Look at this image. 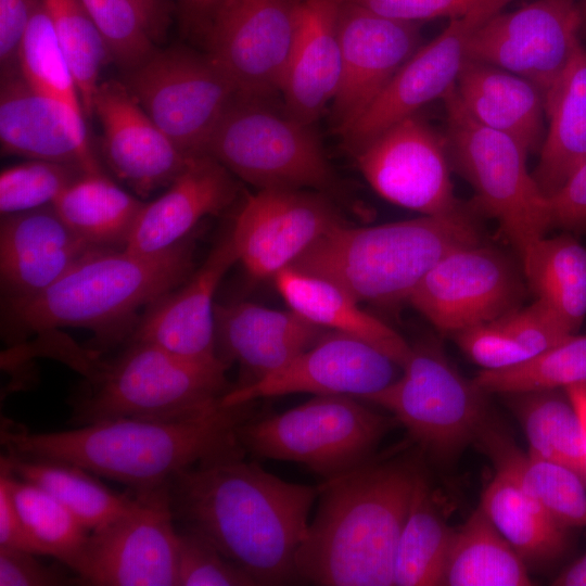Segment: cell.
I'll return each mask as SVG.
<instances>
[{
	"label": "cell",
	"instance_id": "6da1fadb",
	"mask_svg": "<svg viewBox=\"0 0 586 586\" xmlns=\"http://www.w3.org/2000/svg\"><path fill=\"white\" fill-rule=\"evenodd\" d=\"M245 456L177 473L167 484L175 522L213 545L256 585L300 582L295 555L319 488L283 481Z\"/></svg>",
	"mask_w": 586,
	"mask_h": 586
},
{
	"label": "cell",
	"instance_id": "7a4b0ae2",
	"mask_svg": "<svg viewBox=\"0 0 586 586\" xmlns=\"http://www.w3.org/2000/svg\"><path fill=\"white\" fill-rule=\"evenodd\" d=\"M257 413L256 400L171 420L120 418L72 430L33 433L2 420L1 444L22 457L67 462L124 483L131 491L168 484L179 472L245 454L238 429Z\"/></svg>",
	"mask_w": 586,
	"mask_h": 586
},
{
	"label": "cell",
	"instance_id": "3957f363",
	"mask_svg": "<svg viewBox=\"0 0 586 586\" xmlns=\"http://www.w3.org/2000/svg\"><path fill=\"white\" fill-rule=\"evenodd\" d=\"M420 469L373 460L318 486V508L295 555L300 582L391 586L398 539Z\"/></svg>",
	"mask_w": 586,
	"mask_h": 586
},
{
	"label": "cell",
	"instance_id": "277c9868",
	"mask_svg": "<svg viewBox=\"0 0 586 586\" xmlns=\"http://www.w3.org/2000/svg\"><path fill=\"white\" fill-rule=\"evenodd\" d=\"M192 254L187 239L155 254L94 250L43 291L4 303L5 334L21 341L34 333L79 327L95 331L103 343L118 341L139 309L189 278Z\"/></svg>",
	"mask_w": 586,
	"mask_h": 586
},
{
	"label": "cell",
	"instance_id": "5b68a950",
	"mask_svg": "<svg viewBox=\"0 0 586 586\" xmlns=\"http://www.w3.org/2000/svg\"><path fill=\"white\" fill-rule=\"evenodd\" d=\"M479 240L463 211L364 228L343 224L290 268L328 279L359 303L390 304L408 301L441 258Z\"/></svg>",
	"mask_w": 586,
	"mask_h": 586
},
{
	"label": "cell",
	"instance_id": "8992f818",
	"mask_svg": "<svg viewBox=\"0 0 586 586\" xmlns=\"http://www.w3.org/2000/svg\"><path fill=\"white\" fill-rule=\"evenodd\" d=\"M126 344L112 359L89 352L73 362L86 377L71 400L76 426L120 418L192 417L218 405L231 390L221 359L187 358L143 342Z\"/></svg>",
	"mask_w": 586,
	"mask_h": 586
},
{
	"label": "cell",
	"instance_id": "52a82bcc",
	"mask_svg": "<svg viewBox=\"0 0 586 586\" xmlns=\"http://www.w3.org/2000/svg\"><path fill=\"white\" fill-rule=\"evenodd\" d=\"M395 423L356 397L315 395L281 413H255L238 438L245 454L302 463L326 481L371 459Z\"/></svg>",
	"mask_w": 586,
	"mask_h": 586
},
{
	"label": "cell",
	"instance_id": "ba28073f",
	"mask_svg": "<svg viewBox=\"0 0 586 586\" xmlns=\"http://www.w3.org/2000/svg\"><path fill=\"white\" fill-rule=\"evenodd\" d=\"M451 166L470 183L477 207L494 217L521 259L551 228L547 196L528 173L527 149L476 122L451 87L442 98Z\"/></svg>",
	"mask_w": 586,
	"mask_h": 586
},
{
	"label": "cell",
	"instance_id": "9c48e42d",
	"mask_svg": "<svg viewBox=\"0 0 586 586\" xmlns=\"http://www.w3.org/2000/svg\"><path fill=\"white\" fill-rule=\"evenodd\" d=\"M204 154L258 187L333 190L335 174L311 125L265 101L238 97L213 131Z\"/></svg>",
	"mask_w": 586,
	"mask_h": 586
},
{
	"label": "cell",
	"instance_id": "30bf717a",
	"mask_svg": "<svg viewBox=\"0 0 586 586\" xmlns=\"http://www.w3.org/2000/svg\"><path fill=\"white\" fill-rule=\"evenodd\" d=\"M403 373L364 400L388 410L422 453L448 463L491 420L484 393L433 343L411 346Z\"/></svg>",
	"mask_w": 586,
	"mask_h": 586
},
{
	"label": "cell",
	"instance_id": "8fae6325",
	"mask_svg": "<svg viewBox=\"0 0 586 586\" xmlns=\"http://www.w3.org/2000/svg\"><path fill=\"white\" fill-rule=\"evenodd\" d=\"M124 84L162 131L186 155L204 154L218 123L239 93L205 53L156 49L125 72Z\"/></svg>",
	"mask_w": 586,
	"mask_h": 586
},
{
	"label": "cell",
	"instance_id": "7c38bea8",
	"mask_svg": "<svg viewBox=\"0 0 586 586\" xmlns=\"http://www.w3.org/2000/svg\"><path fill=\"white\" fill-rule=\"evenodd\" d=\"M131 492V506L89 534L75 571L82 585L177 586L178 528L167 484Z\"/></svg>",
	"mask_w": 586,
	"mask_h": 586
},
{
	"label": "cell",
	"instance_id": "4fadbf2b",
	"mask_svg": "<svg viewBox=\"0 0 586 586\" xmlns=\"http://www.w3.org/2000/svg\"><path fill=\"white\" fill-rule=\"evenodd\" d=\"M300 0H224L204 38L207 55L242 98L266 101L282 86Z\"/></svg>",
	"mask_w": 586,
	"mask_h": 586
},
{
	"label": "cell",
	"instance_id": "5bb4252c",
	"mask_svg": "<svg viewBox=\"0 0 586 586\" xmlns=\"http://www.w3.org/2000/svg\"><path fill=\"white\" fill-rule=\"evenodd\" d=\"M583 23L577 0H532L479 26L469 41L468 59L533 81L546 99L582 43Z\"/></svg>",
	"mask_w": 586,
	"mask_h": 586
},
{
	"label": "cell",
	"instance_id": "9a60e30c",
	"mask_svg": "<svg viewBox=\"0 0 586 586\" xmlns=\"http://www.w3.org/2000/svg\"><path fill=\"white\" fill-rule=\"evenodd\" d=\"M353 152L365 179L386 201L430 216L462 211L454 193L446 138L417 114Z\"/></svg>",
	"mask_w": 586,
	"mask_h": 586
},
{
	"label": "cell",
	"instance_id": "2e32d148",
	"mask_svg": "<svg viewBox=\"0 0 586 586\" xmlns=\"http://www.w3.org/2000/svg\"><path fill=\"white\" fill-rule=\"evenodd\" d=\"M521 294L510 259L476 243L441 258L408 301L438 331L455 334L515 308Z\"/></svg>",
	"mask_w": 586,
	"mask_h": 586
},
{
	"label": "cell",
	"instance_id": "e0dca14e",
	"mask_svg": "<svg viewBox=\"0 0 586 586\" xmlns=\"http://www.w3.org/2000/svg\"><path fill=\"white\" fill-rule=\"evenodd\" d=\"M341 225L334 206L320 193L265 188L246 198L231 232L238 262L247 273L273 279Z\"/></svg>",
	"mask_w": 586,
	"mask_h": 586
},
{
	"label": "cell",
	"instance_id": "ac0fdd59",
	"mask_svg": "<svg viewBox=\"0 0 586 586\" xmlns=\"http://www.w3.org/2000/svg\"><path fill=\"white\" fill-rule=\"evenodd\" d=\"M397 367L392 358L368 342L327 330L310 347L277 371L249 385L232 387L221 398V404L235 405L294 393L364 399L394 382L398 378Z\"/></svg>",
	"mask_w": 586,
	"mask_h": 586
},
{
	"label": "cell",
	"instance_id": "d6986e66",
	"mask_svg": "<svg viewBox=\"0 0 586 586\" xmlns=\"http://www.w3.org/2000/svg\"><path fill=\"white\" fill-rule=\"evenodd\" d=\"M500 11L483 10L450 20L428 43L420 46L399 67L382 92L339 133L354 151L395 123L416 115L455 86L468 60L473 33Z\"/></svg>",
	"mask_w": 586,
	"mask_h": 586
},
{
	"label": "cell",
	"instance_id": "ffe728a7",
	"mask_svg": "<svg viewBox=\"0 0 586 586\" xmlns=\"http://www.w3.org/2000/svg\"><path fill=\"white\" fill-rule=\"evenodd\" d=\"M339 35L342 69L332 101L337 132L362 114L421 46L420 23L390 18L344 0Z\"/></svg>",
	"mask_w": 586,
	"mask_h": 586
},
{
	"label": "cell",
	"instance_id": "44dd1931",
	"mask_svg": "<svg viewBox=\"0 0 586 586\" xmlns=\"http://www.w3.org/2000/svg\"><path fill=\"white\" fill-rule=\"evenodd\" d=\"M92 110L102 126L107 166L141 198L168 187L192 158L162 131L124 82H101Z\"/></svg>",
	"mask_w": 586,
	"mask_h": 586
},
{
	"label": "cell",
	"instance_id": "7402d4cb",
	"mask_svg": "<svg viewBox=\"0 0 586 586\" xmlns=\"http://www.w3.org/2000/svg\"><path fill=\"white\" fill-rule=\"evenodd\" d=\"M85 115L33 88L18 68L1 73L0 142L3 154L102 171L88 139Z\"/></svg>",
	"mask_w": 586,
	"mask_h": 586
},
{
	"label": "cell",
	"instance_id": "603a6c76",
	"mask_svg": "<svg viewBox=\"0 0 586 586\" xmlns=\"http://www.w3.org/2000/svg\"><path fill=\"white\" fill-rule=\"evenodd\" d=\"M235 262L238 253L230 229L195 273L146 308L135 323L127 343H150L192 359H220L216 345L214 295Z\"/></svg>",
	"mask_w": 586,
	"mask_h": 586
},
{
	"label": "cell",
	"instance_id": "cb8c5ba5",
	"mask_svg": "<svg viewBox=\"0 0 586 586\" xmlns=\"http://www.w3.org/2000/svg\"><path fill=\"white\" fill-rule=\"evenodd\" d=\"M94 250L63 221L52 204L1 215L0 279L4 303L43 291Z\"/></svg>",
	"mask_w": 586,
	"mask_h": 586
},
{
	"label": "cell",
	"instance_id": "d4e9b609",
	"mask_svg": "<svg viewBox=\"0 0 586 586\" xmlns=\"http://www.w3.org/2000/svg\"><path fill=\"white\" fill-rule=\"evenodd\" d=\"M218 357L237 361L243 380L254 383L310 347L326 331L292 309L279 310L249 302L215 306Z\"/></svg>",
	"mask_w": 586,
	"mask_h": 586
},
{
	"label": "cell",
	"instance_id": "484cf974",
	"mask_svg": "<svg viewBox=\"0 0 586 586\" xmlns=\"http://www.w3.org/2000/svg\"><path fill=\"white\" fill-rule=\"evenodd\" d=\"M237 193V182L222 164L207 154L194 156L161 196L143 204L125 249L163 252L186 239L203 217L225 211Z\"/></svg>",
	"mask_w": 586,
	"mask_h": 586
},
{
	"label": "cell",
	"instance_id": "4316f807",
	"mask_svg": "<svg viewBox=\"0 0 586 586\" xmlns=\"http://www.w3.org/2000/svg\"><path fill=\"white\" fill-rule=\"evenodd\" d=\"M342 0H300L295 39L282 91L285 111L311 125L332 103L341 69Z\"/></svg>",
	"mask_w": 586,
	"mask_h": 586
},
{
	"label": "cell",
	"instance_id": "83f0119b",
	"mask_svg": "<svg viewBox=\"0 0 586 586\" xmlns=\"http://www.w3.org/2000/svg\"><path fill=\"white\" fill-rule=\"evenodd\" d=\"M468 113L480 124L540 150L546 129L545 95L533 81L498 66L468 59L455 84Z\"/></svg>",
	"mask_w": 586,
	"mask_h": 586
},
{
	"label": "cell",
	"instance_id": "f1b7e54d",
	"mask_svg": "<svg viewBox=\"0 0 586 586\" xmlns=\"http://www.w3.org/2000/svg\"><path fill=\"white\" fill-rule=\"evenodd\" d=\"M273 281L290 309L306 320L368 342L400 368L409 358L411 345L390 326L362 310L355 297L332 281L294 268L280 271Z\"/></svg>",
	"mask_w": 586,
	"mask_h": 586
},
{
	"label": "cell",
	"instance_id": "f546056e",
	"mask_svg": "<svg viewBox=\"0 0 586 586\" xmlns=\"http://www.w3.org/2000/svg\"><path fill=\"white\" fill-rule=\"evenodd\" d=\"M475 443L497 471L509 475L563 527L586 526V483L570 468L519 449L491 419Z\"/></svg>",
	"mask_w": 586,
	"mask_h": 586
},
{
	"label": "cell",
	"instance_id": "4dcf8cb0",
	"mask_svg": "<svg viewBox=\"0 0 586 586\" xmlns=\"http://www.w3.org/2000/svg\"><path fill=\"white\" fill-rule=\"evenodd\" d=\"M545 106L548 128L532 174L549 196L586 160V49L582 43Z\"/></svg>",
	"mask_w": 586,
	"mask_h": 586
},
{
	"label": "cell",
	"instance_id": "1f68e13d",
	"mask_svg": "<svg viewBox=\"0 0 586 586\" xmlns=\"http://www.w3.org/2000/svg\"><path fill=\"white\" fill-rule=\"evenodd\" d=\"M573 333L542 301L459 331L458 346L485 370L521 364Z\"/></svg>",
	"mask_w": 586,
	"mask_h": 586
},
{
	"label": "cell",
	"instance_id": "d6a6232c",
	"mask_svg": "<svg viewBox=\"0 0 586 586\" xmlns=\"http://www.w3.org/2000/svg\"><path fill=\"white\" fill-rule=\"evenodd\" d=\"M143 204L100 171L81 175L52 206L88 244L97 249H125Z\"/></svg>",
	"mask_w": 586,
	"mask_h": 586
},
{
	"label": "cell",
	"instance_id": "836d02e7",
	"mask_svg": "<svg viewBox=\"0 0 586 586\" xmlns=\"http://www.w3.org/2000/svg\"><path fill=\"white\" fill-rule=\"evenodd\" d=\"M480 507L526 564H549L565 553L566 527L506 473L496 470L482 493Z\"/></svg>",
	"mask_w": 586,
	"mask_h": 586
},
{
	"label": "cell",
	"instance_id": "e575fe53",
	"mask_svg": "<svg viewBox=\"0 0 586 586\" xmlns=\"http://www.w3.org/2000/svg\"><path fill=\"white\" fill-rule=\"evenodd\" d=\"M526 562L479 507L453 532L443 585L528 586Z\"/></svg>",
	"mask_w": 586,
	"mask_h": 586
},
{
	"label": "cell",
	"instance_id": "d590c367",
	"mask_svg": "<svg viewBox=\"0 0 586 586\" xmlns=\"http://www.w3.org/2000/svg\"><path fill=\"white\" fill-rule=\"evenodd\" d=\"M1 461L17 477L35 484L63 504L89 531L114 520L132 504L133 495L117 494L89 471L67 462L7 453Z\"/></svg>",
	"mask_w": 586,
	"mask_h": 586
},
{
	"label": "cell",
	"instance_id": "8d00e7d4",
	"mask_svg": "<svg viewBox=\"0 0 586 586\" xmlns=\"http://www.w3.org/2000/svg\"><path fill=\"white\" fill-rule=\"evenodd\" d=\"M521 260L537 300L576 333L586 316V246L569 234L544 237Z\"/></svg>",
	"mask_w": 586,
	"mask_h": 586
},
{
	"label": "cell",
	"instance_id": "74e56055",
	"mask_svg": "<svg viewBox=\"0 0 586 586\" xmlns=\"http://www.w3.org/2000/svg\"><path fill=\"white\" fill-rule=\"evenodd\" d=\"M453 532L443 520L430 485L420 470L397 544L394 585H443Z\"/></svg>",
	"mask_w": 586,
	"mask_h": 586
},
{
	"label": "cell",
	"instance_id": "f35d334b",
	"mask_svg": "<svg viewBox=\"0 0 586 586\" xmlns=\"http://www.w3.org/2000/svg\"><path fill=\"white\" fill-rule=\"evenodd\" d=\"M530 444L528 453L565 466L586 483L584 435L578 415L563 388L508 395Z\"/></svg>",
	"mask_w": 586,
	"mask_h": 586
},
{
	"label": "cell",
	"instance_id": "ab89813d",
	"mask_svg": "<svg viewBox=\"0 0 586 586\" xmlns=\"http://www.w3.org/2000/svg\"><path fill=\"white\" fill-rule=\"evenodd\" d=\"M15 508L41 556H50L74 573L85 550L89 530L56 498L41 487L15 476L0 461Z\"/></svg>",
	"mask_w": 586,
	"mask_h": 586
},
{
	"label": "cell",
	"instance_id": "60d3db41",
	"mask_svg": "<svg viewBox=\"0 0 586 586\" xmlns=\"http://www.w3.org/2000/svg\"><path fill=\"white\" fill-rule=\"evenodd\" d=\"M486 394L515 395L586 382V333L571 334L512 367L485 370L473 380Z\"/></svg>",
	"mask_w": 586,
	"mask_h": 586
},
{
	"label": "cell",
	"instance_id": "b9f144b4",
	"mask_svg": "<svg viewBox=\"0 0 586 586\" xmlns=\"http://www.w3.org/2000/svg\"><path fill=\"white\" fill-rule=\"evenodd\" d=\"M76 80L85 117L93 115L101 69L109 49L80 0H42Z\"/></svg>",
	"mask_w": 586,
	"mask_h": 586
},
{
	"label": "cell",
	"instance_id": "7bdbcfd3",
	"mask_svg": "<svg viewBox=\"0 0 586 586\" xmlns=\"http://www.w3.org/2000/svg\"><path fill=\"white\" fill-rule=\"evenodd\" d=\"M17 66L33 88L84 113L76 80L42 0L23 37Z\"/></svg>",
	"mask_w": 586,
	"mask_h": 586
},
{
	"label": "cell",
	"instance_id": "ee69618b",
	"mask_svg": "<svg viewBox=\"0 0 586 586\" xmlns=\"http://www.w3.org/2000/svg\"><path fill=\"white\" fill-rule=\"evenodd\" d=\"M84 174L79 167L42 160L4 168L0 175L1 215L51 205Z\"/></svg>",
	"mask_w": 586,
	"mask_h": 586
},
{
	"label": "cell",
	"instance_id": "f6af8a7d",
	"mask_svg": "<svg viewBox=\"0 0 586 586\" xmlns=\"http://www.w3.org/2000/svg\"><path fill=\"white\" fill-rule=\"evenodd\" d=\"M115 62L124 72L145 61L157 48L132 0H80Z\"/></svg>",
	"mask_w": 586,
	"mask_h": 586
},
{
	"label": "cell",
	"instance_id": "bcb514c9",
	"mask_svg": "<svg viewBox=\"0 0 586 586\" xmlns=\"http://www.w3.org/2000/svg\"><path fill=\"white\" fill-rule=\"evenodd\" d=\"M254 579L199 535L178 530L177 586H253Z\"/></svg>",
	"mask_w": 586,
	"mask_h": 586
},
{
	"label": "cell",
	"instance_id": "7dc6e473",
	"mask_svg": "<svg viewBox=\"0 0 586 586\" xmlns=\"http://www.w3.org/2000/svg\"><path fill=\"white\" fill-rule=\"evenodd\" d=\"M380 15L410 23L459 18L483 10L501 11L514 0H344Z\"/></svg>",
	"mask_w": 586,
	"mask_h": 586
},
{
	"label": "cell",
	"instance_id": "c3c4849f",
	"mask_svg": "<svg viewBox=\"0 0 586 586\" xmlns=\"http://www.w3.org/2000/svg\"><path fill=\"white\" fill-rule=\"evenodd\" d=\"M37 555L0 547V586H65L81 584L66 565H47ZM73 572V571H72Z\"/></svg>",
	"mask_w": 586,
	"mask_h": 586
},
{
	"label": "cell",
	"instance_id": "681fc988",
	"mask_svg": "<svg viewBox=\"0 0 586 586\" xmlns=\"http://www.w3.org/2000/svg\"><path fill=\"white\" fill-rule=\"evenodd\" d=\"M550 227L586 232V160L547 196Z\"/></svg>",
	"mask_w": 586,
	"mask_h": 586
},
{
	"label": "cell",
	"instance_id": "f907efd6",
	"mask_svg": "<svg viewBox=\"0 0 586 586\" xmlns=\"http://www.w3.org/2000/svg\"><path fill=\"white\" fill-rule=\"evenodd\" d=\"M41 0H0L1 73L17 66L20 47Z\"/></svg>",
	"mask_w": 586,
	"mask_h": 586
},
{
	"label": "cell",
	"instance_id": "816d5d0a",
	"mask_svg": "<svg viewBox=\"0 0 586 586\" xmlns=\"http://www.w3.org/2000/svg\"><path fill=\"white\" fill-rule=\"evenodd\" d=\"M0 547L41 556L37 544L23 523L2 477H0Z\"/></svg>",
	"mask_w": 586,
	"mask_h": 586
},
{
	"label": "cell",
	"instance_id": "f5cc1de1",
	"mask_svg": "<svg viewBox=\"0 0 586 586\" xmlns=\"http://www.w3.org/2000/svg\"><path fill=\"white\" fill-rule=\"evenodd\" d=\"M224 0H176L175 15L183 35L204 40Z\"/></svg>",
	"mask_w": 586,
	"mask_h": 586
},
{
	"label": "cell",
	"instance_id": "db71d44e",
	"mask_svg": "<svg viewBox=\"0 0 586 586\" xmlns=\"http://www.w3.org/2000/svg\"><path fill=\"white\" fill-rule=\"evenodd\" d=\"M143 23L158 44L164 42L175 15V3L170 0H132Z\"/></svg>",
	"mask_w": 586,
	"mask_h": 586
},
{
	"label": "cell",
	"instance_id": "11a10c76",
	"mask_svg": "<svg viewBox=\"0 0 586 586\" xmlns=\"http://www.w3.org/2000/svg\"><path fill=\"white\" fill-rule=\"evenodd\" d=\"M559 586H586V553L561 572L553 581Z\"/></svg>",
	"mask_w": 586,
	"mask_h": 586
},
{
	"label": "cell",
	"instance_id": "9f6ffc18",
	"mask_svg": "<svg viewBox=\"0 0 586 586\" xmlns=\"http://www.w3.org/2000/svg\"><path fill=\"white\" fill-rule=\"evenodd\" d=\"M573 404L583 430L585 456H586V382L569 385L564 388Z\"/></svg>",
	"mask_w": 586,
	"mask_h": 586
},
{
	"label": "cell",
	"instance_id": "6f0895ef",
	"mask_svg": "<svg viewBox=\"0 0 586 586\" xmlns=\"http://www.w3.org/2000/svg\"><path fill=\"white\" fill-rule=\"evenodd\" d=\"M583 15H584V21H586V0H584Z\"/></svg>",
	"mask_w": 586,
	"mask_h": 586
}]
</instances>
